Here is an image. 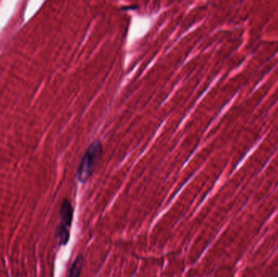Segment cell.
Listing matches in <instances>:
<instances>
[{
    "instance_id": "3",
    "label": "cell",
    "mask_w": 278,
    "mask_h": 277,
    "mask_svg": "<svg viewBox=\"0 0 278 277\" xmlns=\"http://www.w3.org/2000/svg\"><path fill=\"white\" fill-rule=\"evenodd\" d=\"M83 266V257L79 255L72 262L67 277H79Z\"/></svg>"
},
{
    "instance_id": "1",
    "label": "cell",
    "mask_w": 278,
    "mask_h": 277,
    "mask_svg": "<svg viewBox=\"0 0 278 277\" xmlns=\"http://www.w3.org/2000/svg\"><path fill=\"white\" fill-rule=\"evenodd\" d=\"M102 144L100 141H96L89 146L86 151L77 172V176L80 182L85 183L89 180L92 173L95 171V167L102 156Z\"/></svg>"
},
{
    "instance_id": "2",
    "label": "cell",
    "mask_w": 278,
    "mask_h": 277,
    "mask_svg": "<svg viewBox=\"0 0 278 277\" xmlns=\"http://www.w3.org/2000/svg\"><path fill=\"white\" fill-rule=\"evenodd\" d=\"M72 216H73V209L71 203L68 200L64 201L60 208L61 221L56 231V238L59 240L60 245H66L70 240L69 228L72 224Z\"/></svg>"
}]
</instances>
